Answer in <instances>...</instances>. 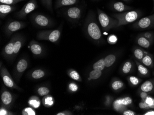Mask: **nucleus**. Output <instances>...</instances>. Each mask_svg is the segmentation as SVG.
<instances>
[{
  "instance_id": "nucleus-1",
  "label": "nucleus",
  "mask_w": 154,
  "mask_h": 115,
  "mask_svg": "<svg viewBox=\"0 0 154 115\" xmlns=\"http://www.w3.org/2000/svg\"><path fill=\"white\" fill-rule=\"evenodd\" d=\"M95 19L94 13L90 11L86 19L85 30L89 38L95 42L99 43L102 42L103 37L101 30Z\"/></svg>"
},
{
  "instance_id": "nucleus-2",
  "label": "nucleus",
  "mask_w": 154,
  "mask_h": 115,
  "mask_svg": "<svg viewBox=\"0 0 154 115\" xmlns=\"http://www.w3.org/2000/svg\"><path fill=\"white\" fill-rule=\"evenodd\" d=\"M142 15V13L141 11L134 10L126 11L121 13L114 14L113 16L118 21L117 27H120L135 22L140 18Z\"/></svg>"
},
{
  "instance_id": "nucleus-3",
  "label": "nucleus",
  "mask_w": 154,
  "mask_h": 115,
  "mask_svg": "<svg viewBox=\"0 0 154 115\" xmlns=\"http://www.w3.org/2000/svg\"><path fill=\"white\" fill-rule=\"evenodd\" d=\"M97 11L98 20L104 30H109L117 27L118 21L116 19L111 18L99 8H97Z\"/></svg>"
},
{
  "instance_id": "nucleus-4",
  "label": "nucleus",
  "mask_w": 154,
  "mask_h": 115,
  "mask_svg": "<svg viewBox=\"0 0 154 115\" xmlns=\"http://www.w3.org/2000/svg\"><path fill=\"white\" fill-rule=\"evenodd\" d=\"M61 35V31L59 29L53 30H45L40 31L37 34V39L39 40H47L52 43L58 41Z\"/></svg>"
},
{
  "instance_id": "nucleus-5",
  "label": "nucleus",
  "mask_w": 154,
  "mask_h": 115,
  "mask_svg": "<svg viewBox=\"0 0 154 115\" xmlns=\"http://www.w3.org/2000/svg\"><path fill=\"white\" fill-rule=\"evenodd\" d=\"M38 7L37 0H30L15 13V16L18 19H25L28 14L38 8Z\"/></svg>"
},
{
  "instance_id": "nucleus-6",
  "label": "nucleus",
  "mask_w": 154,
  "mask_h": 115,
  "mask_svg": "<svg viewBox=\"0 0 154 115\" xmlns=\"http://www.w3.org/2000/svg\"><path fill=\"white\" fill-rule=\"evenodd\" d=\"M32 20L35 25L42 28L51 27L54 24L51 19L43 14H34Z\"/></svg>"
},
{
  "instance_id": "nucleus-7",
  "label": "nucleus",
  "mask_w": 154,
  "mask_h": 115,
  "mask_svg": "<svg viewBox=\"0 0 154 115\" xmlns=\"http://www.w3.org/2000/svg\"><path fill=\"white\" fill-rule=\"evenodd\" d=\"M136 30H145L154 28V13L147 17H144L135 23L133 25Z\"/></svg>"
},
{
  "instance_id": "nucleus-8",
  "label": "nucleus",
  "mask_w": 154,
  "mask_h": 115,
  "mask_svg": "<svg viewBox=\"0 0 154 115\" xmlns=\"http://www.w3.org/2000/svg\"><path fill=\"white\" fill-rule=\"evenodd\" d=\"M83 7L81 6L70 7L64 10L65 15L72 21H77L81 18L83 12Z\"/></svg>"
},
{
  "instance_id": "nucleus-9",
  "label": "nucleus",
  "mask_w": 154,
  "mask_h": 115,
  "mask_svg": "<svg viewBox=\"0 0 154 115\" xmlns=\"http://www.w3.org/2000/svg\"><path fill=\"white\" fill-rule=\"evenodd\" d=\"M1 76L2 78L4 85L6 86L11 89L20 90V88L15 84L9 74V72L5 67H3L1 69Z\"/></svg>"
},
{
  "instance_id": "nucleus-10",
  "label": "nucleus",
  "mask_w": 154,
  "mask_h": 115,
  "mask_svg": "<svg viewBox=\"0 0 154 115\" xmlns=\"http://www.w3.org/2000/svg\"><path fill=\"white\" fill-rule=\"evenodd\" d=\"M26 24L21 21H14L7 23L5 27V32L8 36H10L17 31L25 28Z\"/></svg>"
},
{
  "instance_id": "nucleus-11",
  "label": "nucleus",
  "mask_w": 154,
  "mask_h": 115,
  "mask_svg": "<svg viewBox=\"0 0 154 115\" xmlns=\"http://www.w3.org/2000/svg\"><path fill=\"white\" fill-rule=\"evenodd\" d=\"M17 36V34H15L13 36L9 42L4 47V48H3V55L6 58H11V57H13L14 44L15 42Z\"/></svg>"
},
{
  "instance_id": "nucleus-12",
  "label": "nucleus",
  "mask_w": 154,
  "mask_h": 115,
  "mask_svg": "<svg viewBox=\"0 0 154 115\" xmlns=\"http://www.w3.org/2000/svg\"><path fill=\"white\" fill-rule=\"evenodd\" d=\"M110 8L114 11L119 13H123L126 11H130L133 7L125 5L122 1H112L110 3Z\"/></svg>"
},
{
  "instance_id": "nucleus-13",
  "label": "nucleus",
  "mask_w": 154,
  "mask_h": 115,
  "mask_svg": "<svg viewBox=\"0 0 154 115\" xmlns=\"http://www.w3.org/2000/svg\"><path fill=\"white\" fill-rule=\"evenodd\" d=\"M16 7L14 5H7V4H1L0 5V17L1 19L6 17L7 15L12 12L15 11Z\"/></svg>"
},
{
  "instance_id": "nucleus-14",
  "label": "nucleus",
  "mask_w": 154,
  "mask_h": 115,
  "mask_svg": "<svg viewBox=\"0 0 154 115\" xmlns=\"http://www.w3.org/2000/svg\"><path fill=\"white\" fill-rule=\"evenodd\" d=\"M25 39L24 37L20 34H17V38L14 44L13 57L17 55L20 50L23 46V45L25 43Z\"/></svg>"
},
{
  "instance_id": "nucleus-15",
  "label": "nucleus",
  "mask_w": 154,
  "mask_h": 115,
  "mask_svg": "<svg viewBox=\"0 0 154 115\" xmlns=\"http://www.w3.org/2000/svg\"><path fill=\"white\" fill-rule=\"evenodd\" d=\"M79 0H57L55 3V8H61V7L72 6L78 4Z\"/></svg>"
},
{
  "instance_id": "nucleus-16",
  "label": "nucleus",
  "mask_w": 154,
  "mask_h": 115,
  "mask_svg": "<svg viewBox=\"0 0 154 115\" xmlns=\"http://www.w3.org/2000/svg\"><path fill=\"white\" fill-rule=\"evenodd\" d=\"M13 98L12 94L8 91H3L2 93V103L6 107H10L13 102Z\"/></svg>"
},
{
  "instance_id": "nucleus-17",
  "label": "nucleus",
  "mask_w": 154,
  "mask_h": 115,
  "mask_svg": "<svg viewBox=\"0 0 154 115\" xmlns=\"http://www.w3.org/2000/svg\"><path fill=\"white\" fill-rule=\"evenodd\" d=\"M153 42V40L148 39L141 35H139L136 39L137 43V45L143 48H149Z\"/></svg>"
},
{
  "instance_id": "nucleus-18",
  "label": "nucleus",
  "mask_w": 154,
  "mask_h": 115,
  "mask_svg": "<svg viewBox=\"0 0 154 115\" xmlns=\"http://www.w3.org/2000/svg\"><path fill=\"white\" fill-rule=\"evenodd\" d=\"M30 49L32 53L35 55H40L43 52V49L38 43L32 40L30 43Z\"/></svg>"
},
{
  "instance_id": "nucleus-19",
  "label": "nucleus",
  "mask_w": 154,
  "mask_h": 115,
  "mask_svg": "<svg viewBox=\"0 0 154 115\" xmlns=\"http://www.w3.org/2000/svg\"><path fill=\"white\" fill-rule=\"evenodd\" d=\"M28 67V62L25 59H22L19 61L16 66V71L18 73L22 74L26 69Z\"/></svg>"
},
{
  "instance_id": "nucleus-20",
  "label": "nucleus",
  "mask_w": 154,
  "mask_h": 115,
  "mask_svg": "<svg viewBox=\"0 0 154 115\" xmlns=\"http://www.w3.org/2000/svg\"><path fill=\"white\" fill-rule=\"evenodd\" d=\"M154 89V83L151 80L146 81L140 87L142 91L149 93L152 91Z\"/></svg>"
},
{
  "instance_id": "nucleus-21",
  "label": "nucleus",
  "mask_w": 154,
  "mask_h": 115,
  "mask_svg": "<svg viewBox=\"0 0 154 115\" xmlns=\"http://www.w3.org/2000/svg\"><path fill=\"white\" fill-rule=\"evenodd\" d=\"M141 62L146 67H149V68L153 67V64H154L153 57L152 55L148 52H147V53L144 56Z\"/></svg>"
},
{
  "instance_id": "nucleus-22",
  "label": "nucleus",
  "mask_w": 154,
  "mask_h": 115,
  "mask_svg": "<svg viewBox=\"0 0 154 115\" xmlns=\"http://www.w3.org/2000/svg\"><path fill=\"white\" fill-rule=\"evenodd\" d=\"M147 53V52H146V51L139 47H135L134 49V56L139 61H141L142 59Z\"/></svg>"
},
{
  "instance_id": "nucleus-23",
  "label": "nucleus",
  "mask_w": 154,
  "mask_h": 115,
  "mask_svg": "<svg viewBox=\"0 0 154 115\" xmlns=\"http://www.w3.org/2000/svg\"><path fill=\"white\" fill-rule=\"evenodd\" d=\"M116 56L114 54H110L104 58L105 67L109 68L113 65L116 60Z\"/></svg>"
},
{
  "instance_id": "nucleus-24",
  "label": "nucleus",
  "mask_w": 154,
  "mask_h": 115,
  "mask_svg": "<svg viewBox=\"0 0 154 115\" xmlns=\"http://www.w3.org/2000/svg\"><path fill=\"white\" fill-rule=\"evenodd\" d=\"M136 62L137 65V69L139 73L143 76H145L148 75L149 71L147 68H146L144 65H143L141 63H139L137 61H136Z\"/></svg>"
},
{
  "instance_id": "nucleus-25",
  "label": "nucleus",
  "mask_w": 154,
  "mask_h": 115,
  "mask_svg": "<svg viewBox=\"0 0 154 115\" xmlns=\"http://www.w3.org/2000/svg\"><path fill=\"white\" fill-rule=\"evenodd\" d=\"M28 104L30 106L35 108H38L40 106V101L37 96L31 97L28 101Z\"/></svg>"
},
{
  "instance_id": "nucleus-26",
  "label": "nucleus",
  "mask_w": 154,
  "mask_h": 115,
  "mask_svg": "<svg viewBox=\"0 0 154 115\" xmlns=\"http://www.w3.org/2000/svg\"><path fill=\"white\" fill-rule=\"evenodd\" d=\"M105 67V65L104 61L103 58L95 62L93 66L94 70H99V71H101L103 70Z\"/></svg>"
},
{
  "instance_id": "nucleus-27",
  "label": "nucleus",
  "mask_w": 154,
  "mask_h": 115,
  "mask_svg": "<svg viewBox=\"0 0 154 115\" xmlns=\"http://www.w3.org/2000/svg\"><path fill=\"white\" fill-rule=\"evenodd\" d=\"M45 75V72L41 69H37V70H35L32 73V78L33 79H41L44 77Z\"/></svg>"
},
{
  "instance_id": "nucleus-28",
  "label": "nucleus",
  "mask_w": 154,
  "mask_h": 115,
  "mask_svg": "<svg viewBox=\"0 0 154 115\" xmlns=\"http://www.w3.org/2000/svg\"><path fill=\"white\" fill-rule=\"evenodd\" d=\"M113 106L115 110L116 111H122L125 108V107H126L122 104L121 99L115 100L113 103Z\"/></svg>"
},
{
  "instance_id": "nucleus-29",
  "label": "nucleus",
  "mask_w": 154,
  "mask_h": 115,
  "mask_svg": "<svg viewBox=\"0 0 154 115\" xmlns=\"http://www.w3.org/2000/svg\"><path fill=\"white\" fill-rule=\"evenodd\" d=\"M42 4L47 9L50 11V12L53 13V9L52 0H41Z\"/></svg>"
},
{
  "instance_id": "nucleus-30",
  "label": "nucleus",
  "mask_w": 154,
  "mask_h": 115,
  "mask_svg": "<svg viewBox=\"0 0 154 115\" xmlns=\"http://www.w3.org/2000/svg\"><path fill=\"white\" fill-rule=\"evenodd\" d=\"M43 103L45 106L50 107L53 105L54 99L51 96H47L43 99Z\"/></svg>"
},
{
  "instance_id": "nucleus-31",
  "label": "nucleus",
  "mask_w": 154,
  "mask_h": 115,
  "mask_svg": "<svg viewBox=\"0 0 154 115\" xmlns=\"http://www.w3.org/2000/svg\"><path fill=\"white\" fill-rule=\"evenodd\" d=\"M102 71L99 70H94L91 71L89 76L91 79L95 80L99 79L102 75Z\"/></svg>"
},
{
  "instance_id": "nucleus-32",
  "label": "nucleus",
  "mask_w": 154,
  "mask_h": 115,
  "mask_svg": "<svg viewBox=\"0 0 154 115\" xmlns=\"http://www.w3.org/2000/svg\"><path fill=\"white\" fill-rule=\"evenodd\" d=\"M68 75H69V77L74 80L79 81L81 80V77H80L79 74L75 70H72L71 71H70Z\"/></svg>"
},
{
  "instance_id": "nucleus-33",
  "label": "nucleus",
  "mask_w": 154,
  "mask_h": 115,
  "mask_svg": "<svg viewBox=\"0 0 154 115\" xmlns=\"http://www.w3.org/2000/svg\"><path fill=\"white\" fill-rule=\"evenodd\" d=\"M26 0H0V4H7V5H15L17 3Z\"/></svg>"
},
{
  "instance_id": "nucleus-34",
  "label": "nucleus",
  "mask_w": 154,
  "mask_h": 115,
  "mask_svg": "<svg viewBox=\"0 0 154 115\" xmlns=\"http://www.w3.org/2000/svg\"><path fill=\"white\" fill-rule=\"evenodd\" d=\"M50 92V90L45 87H41L38 90V93L39 95L41 96H47Z\"/></svg>"
},
{
  "instance_id": "nucleus-35",
  "label": "nucleus",
  "mask_w": 154,
  "mask_h": 115,
  "mask_svg": "<svg viewBox=\"0 0 154 115\" xmlns=\"http://www.w3.org/2000/svg\"><path fill=\"white\" fill-rule=\"evenodd\" d=\"M132 68V64L130 62H127L124 64L122 68V71L124 73H128Z\"/></svg>"
},
{
  "instance_id": "nucleus-36",
  "label": "nucleus",
  "mask_w": 154,
  "mask_h": 115,
  "mask_svg": "<svg viewBox=\"0 0 154 115\" xmlns=\"http://www.w3.org/2000/svg\"><path fill=\"white\" fill-rule=\"evenodd\" d=\"M123 83L120 80L115 81L112 85V87L115 91H117L121 89L123 86Z\"/></svg>"
},
{
  "instance_id": "nucleus-37",
  "label": "nucleus",
  "mask_w": 154,
  "mask_h": 115,
  "mask_svg": "<svg viewBox=\"0 0 154 115\" xmlns=\"http://www.w3.org/2000/svg\"><path fill=\"white\" fill-rule=\"evenodd\" d=\"M22 115H35L36 112H35L32 108L31 107H28L25 108L23 110L22 112Z\"/></svg>"
},
{
  "instance_id": "nucleus-38",
  "label": "nucleus",
  "mask_w": 154,
  "mask_h": 115,
  "mask_svg": "<svg viewBox=\"0 0 154 115\" xmlns=\"http://www.w3.org/2000/svg\"><path fill=\"white\" fill-rule=\"evenodd\" d=\"M122 104L125 106L130 105L132 103V99L130 97H126L124 98L121 99Z\"/></svg>"
},
{
  "instance_id": "nucleus-39",
  "label": "nucleus",
  "mask_w": 154,
  "mask_h": 115,
  "mask_svg": "<svg viewBox=\"0 0 154 115\" xmlns=\"http://www.w3.org/2000/svg\"><path fill=\"white\" fill-rule=\"evenodd\" d=\"M117 37L115 35H111L108 37V42L110 44H115L117 42Z\"/></svg>"
},
{
  "instance_id": "nucleus-40",
  "label": "nucleus",
  "mask_w": 154,
  "mask_h": 115,
  "mask_svg": "<svg viewBox=\"0 0 154 115\" xmlns=\"http://www.w3.org/2000/svg\"><path fill=\"white\" fill-rule=\"evenodd\" d=\"M129 81L132 85L136 86L139 84L140 80L135 76H131L129 78Z\"/></svg>"
},
{
  "instance_id": "nucleus-41",
  "label": "nucleus",
  "mask_w": 154,
  "mask_h": 115,
  "mask_svg": "<svg viewBox=\"0 0 154 115\" xmlns=\"http://www.w3.org/2000/svg\"><path fill=\"white\" fill-rule=\"evenodd\" d=\"M142 36H144L146 38L148 39H150V40H154V33L150 32H147L143 33L141 34Z\"/></svg>"
},
{
  "instance_id": "nucleus-42",
  "label": "nucleus",
  "mask_w": 154,
  "mask_h": 115,
  "mask_svg": "<svg viewBox=\"0 0 154 115\" xmlns=\"http://www.w3.org/2000/svg\"><path fill=\"white\" fill-rule=\"evenodd\" d=\"M144 101H145L146 103L149 106V108H151L152 105L154 104V98L149 96H148L146 98Z\"/></svg>"
},
{
  "instance_id": "nucleus-43",
  "label": "nucleus",
  "mask_w": 154,
  "mask_h": 115,
  "mask_svg": "<svg viewBox=\"0 0 154 115\" xmlns=\"http://www.w3.org/2000/svg\"><path fill=\"white\" fill-rule=\"evenodd\" d=\"M68 87H69V90L73 92L77 91L78 90V87L77 85L73 83L69 84Z\"/></svg>"
},
{
  "instance_id": "nucleus-44",
  "label": "nucleus",
  "mask_w": 154,
  "mask_h": 115,
  "mask_svg": "<svg viewBox=\"0 0 154 115\" xmlns=\"http://www.w3.org/2000/svg\"><path fill=\"white\" fill-rule=\"evenodd\" d=\"M139 106L142 109H149V106L146 103L144 100H142L139 104Z\"/></svg>"
},
{
  "instance_id": "nucleus-45",
  "label": "nucleus",
  "mask_w": 154,
  "mask_h": 115,
  "mask_svg": "<svg viewBox=\"0 0 154 115\" xmlns=\"http://www.w3.org/2000/svg\"><path fill=\"white\" fill-rule=\"evenodd\" d=\"M140 96L141 98L142 99V100H144L146 99V98L147 97L148 94L147 92L142 91L140 93Z\"/></svg>"
},
{
  "instance_id": "nucleus-46",
  "label": "nucleus",
  "mask_w": 154,
  "mask_h": 115,
  "mask_svg": "<svg viewBox=\"0 0 154 115\" xmlns=\"http://www.w3.org/2000/svg\"><path fill=\"white\" fill-rule=\"evenodd\" d=\"M123 115H136V113L134 111L131 110H127L124 111Z\"/></svg>"
},
{
  "instance_id": "nucleus-47",
  "label": "nucleus",
  "mask_w": 154,
  "mask_h": 115,
  "mask_svg": "<svg viewBox=\"0 0 154 115\" xmlns=\"http://www.w3.org/2000/svg\"><path fill=\"white\" fill-rule=\"evenodd\" d=\"M57 115H72V113L68 111H63V112H59L57 114Z\"/></svg>"
},
{
  "instance_id": "nucleus-48",
  "label": "nucleus",
  "mask_w": 154,
  "mask_h": 115,
  "mask_svg": "<svg viewBox=\"0 0 154 115\" xmlns=\"http://www.w3.org/2000/svg\"><path fill=\"white\" fill-rule=\"evenodd\" d=\"M0 115H8V114L6 110L4 109H1V111H0Z\"/></svg>"
},
{
  "instance_id": "nucleus-49",
  "label": "nucleus",
  "mask_w": 154,
  "mask_h": 115,
  "mask_svg": "<svg viewBox=\"0 0 154 115\" xmlns=\"http://www.w3.org/2000/svg\"><path fill=\"white\" fill-rule=\"evenodd\" d=\"M144 115H154V111L150 110L143 114Z\"/></svg>"
},
{
  "instance_id": "nucleus-50",
  "label": "nucleus",
  "mask_w": 154,
  "mask_h": 115,
  "mask_svg": "<svg viewBox=\"0 0 154 115\" xmlns=\"http://www.w3.org/2000/svg\"><path fill=\"white\" fill-rule=\"evenodd\" d=\"M122 1H124V2H128L130 1H131V0H122Z\"/></svg>"
},
{
  "instance_id": "nucleus-51",
  "label": "nucleus",
  "mask_w": 154,
  "mask_h": 115,
  "mask_svg": "<svg viewBox=\"0 0 154 115\" xmlns=\"http://www.w3.org/2000/svg\"><path fill=\"white\" fill-rule=\"evenodd\" d=\"M151 108H152V109H154V104H153V105H152V106L151 107Z\"/></svg>"
},
{
  "instance_id": "nucleus-52",
  "label": "nucleus",
  "mask_w": 154,
  "mask_h": 115,
  "mask_svg": "<svg viewBox=\"0 0 154 115\" xmlns=\"http://www.w3.org/2000/svg\"><path fill=\"white\" fill-rule=\"evenodd\" d=\"M153 5H154V7H153V8H154V0H153Z\"/></svg>"
},
{
  "instance_id": "nucleus-53",
  "label": "nucleus",
  "mask_w": 154,
  "mask_h": 115,
  "mask_svg": "<svg viewBox=\"0 0 154 115\" xmlns=\"http://www.w3.org/2000/svg\"><path fill=\"white\" fill-rule=\"evenodd\" d=\"M92 1H97V0H92Z\"/></svg>"
}]
</instances>
